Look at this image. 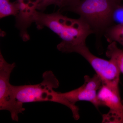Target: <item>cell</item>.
<instances>
[{
    "label": "cell",
    "mask_w": 123,
    "mask_h": 123,
    "mask_svg": "<svg viewBox=\"0 0 123 123\" xmlns=\"http://www.w3.org/2000/svg\"></svg>",
    "instance_id": "cell-16"
},
{
    "label": "cell",
    "mask_w": 123,
    "mask_h": 123,
    "mask_svg": "<svg viewBox=\"0 0 123 123\" xmlns=\"http://www.w3.org/2000/svg\"><path fill=\"white\" fill-rule=\"evenodd\" d=\"M37 10L43 12L47 9V7L51 5L57 6L61 8V0H35L32 2Z\"/></svg>",
    "instance_id": "cell-11"
},
{
    "label": "cell",
    "mask_w": 123,
    "mask_h": 123,
    "mask_svg": "<svg viewBox=\"0 0 123 123\" xmlns=\"http://www.w3.org/2000/svg\"><path fill=\"white\" fill-rule=\"evenodd\" d=\"M19 11L17 1L11 2L9 0H0V19L10 15L16 17Z\"/></svg>",
    "instance_id": "cell-10"
},
{
    "label": "cell",
    "mask_w": 123,
    "mask_h": 123,
    "mask_svg": "<svg viewBox=\"0 0 123 123\" xmlns=\"http://www.w3.org/2000/svg\"><path fill=\"white\" fill-rule=\"evenodd\" d=\"M25 20L29 25L35 23L38 29L47 27L57 34L62 40L57 45V49L86 43L87 37L94 33L89 24L81 18H70L63 15L59 11L46 14L31 8L27 13Z\"/></svg>",
    "instance_id": "cell-1"
},
{
    "label": "cell",
    "mask_w": 123,
    "mask_h": 123,
    "mask_svg": "<svg viewBox=\"0 0 123 123\" xmlns=\"http://www.w3.org/2000/svg\"><path fill=\"white\" fill-rule=\"evenodd\" d=\"M15 66L14 63H9L0 70V111L7 110L10 112L11 118L18 121L19 114L25 111L23 104L18 102L14 95L10 78Z\"/></svg>",
    "instance_id": "cell-6"
},
{
    "label": "cell",
    "mask_w": 123,
    "mask_h": 123,
    "mask_svg": "<svg viewBox=\"0 0 123 123\" xmlns=\"http://www.w3.org/2000/svg\"><path fill=\"white\" fill-rule=\"evenodd\" d=\"M102 85V80L97 74L92 77L86 75L84 77V84L80 87L64 93L57 92L56 103L69 108L72 112L73 117L78 120L80 116L79 108L76 105L77 102L88 101L97 108L101 106L98 98L97 91Z\"/></svg>",
    "instance_id": "cell-3"
},
{
    "label": "cell",
    "mask_w": 123,
    "mask_h": 123,
    "mask_svg": "<svg viewBox=\"0 0 123 123\" xmlns=\"http://www.w3.org/2000/svg\"><path fill=\"white\" fill-rule=\"evenodd\" d=\"M8 64V63H7L3 57L0 50V70L6 66Z\"/></svg>",
    "instance_id": "cell-13"
},
{
    "label": "cell",
    "mask_w": 123,
    "mask_h": 123,
    "mask_svg": "<svg viewBox=\"0 0 123 123\" xmlns=\"http://www.w3.org/2000/svg\"><path fill=\"white\" fill-rule=\"evenodd\" d=\"M97 97L101 106L110 109L103 115L102 123H123V99L121 101L119 89L102 84Z\"/></svg>",
    "instance_id": "cell-7"
},
{
    "label": "cell",
    "mask_w": 123,
    "mask_h": 123,
    "mask_svg": "<svg viewBox=\"0 0 123 123\" xmlns=\"http://www.w3.org/2000/svg\"><path fill=\"white\" fill-rule=\"evenodd\" d=\"M120 2L118 0H81L63 10L77 14L94 33L102 34L112 25L115 12L121 6Z\"/></svg>",
    "instance_id": "cell-2"
},
{
    "label": "cell",
    "mask_w": 123,
    "mask_h": 123,
    "mask_svg": "<svg viewBox=\"0 0 123 123\" xmlns=\"http://www.w3.org/2000/svg\"><path fill=\"white\" fill-rule=\"evenodd\" d=\"M118 0L119 1H120V2H121V1L123 0Z\"/></svg>",
    "instance_id": "cell-15"
},
{
    "label": "cell",
    "mask_w": 123,
    "mask_h": 123,
    "mask_svg": "<svg viewBox=\"0 0 123 123\" xmlns=\"http://www.w3.org/2000/svg\"><path fill=\"white\" fill-rule=\"evenodd\" d=\"M43 81L37 84L13 85L15 98L23 104L39 102H53L55 91L59 83L51 71H47L43 75Z\"/></svg>",
    "instance_id": "cell-5"
},
{
    "label": "cell",
    "mask_w": 123,
    "mask_h": 123,
    "mask_svg": "<svg viewBox=\"0 0 123 123\" xmlns=\"http://www.w3.org/2000/svg\"><path fill=\"white\" fill-rule=\"evenodd\" d=\"M106 55L123 74V50L118 48L116 42L110 43L108 46Z\"/></svg>",
    "instance_id": "cell-8"
},
{
    "label": "cell",
    "mask_w": 123,
    "mask_h": 123,
    "mask_svg": "<svg viewBox=\"0 0 123 123\" xmlns=\"http://www.w3.org/2000/svg\"><path fill=\"white\" fill-rule=\"evenodd\" d=\"M104 34L108 43H118L123 47V23L111 25L105 31Z\"/></svg>",
    "instance_id": "cell-9"
},
{
    "label": "cell",
    "mask_w": 123,
    "mask_h": 123,
    "mask_svg": "<svg viewBox=\"0 0 123 123\" xmlns=\"http://www.w3.org/2000/svg\"><path fill=\"white\" fill-rule=\"evenodd\" d=\"M58 50L63 53L75 52L80 55L90 64L101 79L102 84L119 89L121 73L116 65L111 60H107L93 55L86 43L65 46Z\"/></svg>",
    "instance_id": "cell-4"
},
{
    "label": "cell",
    "mask_w": 123,
    "mask_h": 123,
    "mask_svg": "<svg viewBox=\"0 0 123 123\" xmlns=\"http://www.w3.org/2000/svg\"><path fill=\"white\" fill-rule=\"evenodd\" d=\"M81 0H61L62 7L61 9H64L71 7L76 4Z\"/></svg>",
    "instance_id": "cell-12"
},
{
    "label": "cell",
    "mask_w": 123,
    "mask_h": 123,
    "mask_svg": "<svg viewBox=\"0 0 123 123\" xmlns=\"http://www.w3.org/2000/svg\"><path fill=\"white\" fill-rule=\"evenodd\" d=\"M18 2H21V1H25V0H17ZM30 0H28V2L31 1Z\"/></svg>",
    "instance_id": "cell-14"
}]
</instances>
